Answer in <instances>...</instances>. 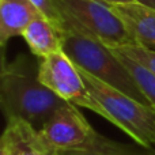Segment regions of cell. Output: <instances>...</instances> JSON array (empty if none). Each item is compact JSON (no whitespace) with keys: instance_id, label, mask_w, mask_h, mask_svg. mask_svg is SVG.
<instances>
[{"instance_id":"1","label":"cell","mask_w":155,"mask_h":155,"mask_svg":"<svg viewBox=\"0 0 155 155\" xmlns=\"http://www.w3.org/2000/svg\"><path fill=\"white\" fill-rule=\"evenodd\" d=\"M67 101L42 84L38 67L26 54L3 63L0 75V105L5 118H19L40 131Z\"/></svg>"},{"instance_id":"2","label":"cell","mask_w":155,"mask_h":155,"mask_svg":"<svg viewBox=\"0 0 155 155\" xmlns=\"http://www.w3.org/2000/svg\"><path fill=\"white\" fill-rule=\"evenodd\" d=\"M90 95L102 107V117L125 132L135 143L155 147V109L140 104L113 86L76 67Z\"/></svg>"},{"instance_id":"3","label":"cell","mask_w":155,"mask_h":155,"mask_svg":"<svg viewBox=\"0 0 155 155\" xmlns=\"http://www.w3.org/2000/svg\"><path fill=\"white\" fill-rule=\"evenodd\" d=\"M63 51L76 67L123 91L140 104L153 107L118 56L102 42L80 31L67 29L64 30Z\"/></svg>"},{"instance_id":"4","label":"cell","mask_w":155,"mask_h":155,"mask_svg":"<svg viewBox=\"0 0 155 155\" xmlns=\"http://www.w3.org/2000/svg\"><path fill=\"white\" fill-rule=\"evenodd\" d=\"M53 2L64 21L63 30L72 29L80 31L110 49L136 42L113 8L101 0Z\"/></svg>"},{"instance_id":"5","label":"cell","mask_w":155,"mask_h":155,"mask_svg":"<svg viewBox=\"0 0 155 155\" xmlns=\"http://www.w3.org/2000/svg\"><path fill=\"white\" fill-rule=\"evenodd\" d=\"M38 132L54 155L90 151L101 135L90 125L76 105L70 102L60 107Z\"/></svg>"},{"instance_id":"6","label":"cell","mask_w":155,"mask_h":155,"mask_svg":"<svg viewBox=\"0 0 155 155\" xmlns=\"http://www.w3.org/2000/svg\"><path fill=\"white\" fill-rule=\"evenodd\" d=\"M38 78L42 84L61 99L76 106L86 107L102 117V107L90 95L76 65L64 51L40 59Z\"/></svg>"},{"instance_id":"7","label":"cell","mask_w":155,"mask_h":155,"mask_svg":"<svg viewBox=\"0 0 155 155\" xmlns=\"http://www.w3.org/2000/svg\"><path fill=\"white\" fill-rule=\"evenodd\" d=\"M125 23L134 40L155 51V8L136 2L110 5Z\"/></svg>"},{"instance_id":"8","label":"cell","mask_w":155,"mask_h":155,"mask_svg":"<svg viewBox=\"0 0 155 155\" xmlns=\"http://www.w3.org/2000/svg\"><path fill=\"white\" fill-rule=\"evenodd\" d=\"M44 16L30 0H0V44L22 35L34 19Z\"/></svg>"},{"instance_id":"9","label":"cell","mask_w":155,"mask_h":155,"mask_svg":"<svg viewBox=\"0 0 155 155\" xmlns=\"http://www.w3.org/2000/svg\"><path fill=\"white\" fill-rule=\"evenodd\" d=\"M34 56L44 59L56 52L63 51L64 30L52 23L45 16L34 19L22 34Z\"/></svg>"},{"instance_id":"10","label":"cell","mask_w":155,"mask_h":155,"mask_svg":"<svg viewBox=\"0 0 155 155\" xmlns=\"http://www.w3.org/2000/svg\"><path fill=\"white\" fill-rule=\"evenodd\" d=\"M2 137L8 142L12 155H54L41 139L38 129L19 118L7 120Z\"/></svg>"},{"instance_id":"11","label":"cell","mask_w":155,"mask_h":155,"mask_svg":"<svg viewBox=\"0 0 155 155\" xmlns=\"http://www.w3.org/2000/svg\"><path fill=\"white\" fill-rule=\"evenodd\" d=\"M60 155H155V147L147 148L137 144H127L99 135L94 147L84 153H63Z\"/></svg>"},{"instance_id":"12","label":"cell","mask_w":155,"mask_h":155,"mask_svg":"<svg viewBox=\"0 0 155 155\" xmlns=\"http://www.w3.org/2000/svg\"><path fill=\"white\" fill-rule=\"evenodd\" d=\"M112 51L117 54L118 59L121 60V63L129 71V74L134 76L135 82L137 83L140 90L143 91L146 98L148 99L150 105L155 109V75L151 74L150 71H147L146 68H143L140 64H137L136 61H134L132 59L127 57L125 54L120 53V52L114 51V49H112Z\"/></svg>"},{"instance_id":"13","label":"cell","mask_w":155,"mask_h":155,"mask_svg":"<svg viewBox=\"0 0 155 155\" xmlns=\"http://www.w3.org/2000/svg\"><path fill=\"white\" fill-rule=\"evenodd\" d=\"M114 51L120 52V53L125 54L127 57L132 59L134 61H136L137 64H140L143 68H146L147 71H150L151 74L155 75V51L151 48L142 45L139 42L129 44V45H124L120 48H113Z\"/></svg>"},{"instance_id":"14","label":"cell","mask_w":155,"mask_h":155,"mask_svg":"<svg viewBox=\"0 0 155 155\" xmlns=\"http://www.w3.org/2000/svg\"><path fill=\"white\" fill-rule=\"evenodd\" d=\"M30 2L35 5V8H37L46 19H49L52 23H54L56 26H59L60 29L63 30L64 21H63L59 10H57L56 5H54L53 0H30Z\"/></svg>"},{"instance_id":"15","label":"cell","mask_w":155,"mask_h":155,"mask_svg":"<svg viewBox=\"0 0 155 155\" xmlns=\"http://www.w3.org/2000/svg\"><path fill=\"white\" fill-rule=\"evenodd\" d=\"M0 155H12L10 144H8V142L4 139V137L0 139Z\"/></svg>"},{"instance_id":"16","label":"cell","mask_w":155,"mask_h":155,"mask_svg":"<svg viewBox=\"0 0 155 155\" xmlns=\"http://www.w3.org/2000/svg\"><path fill=\"white\" fill-rule=\"evenodd\" d=\"M101 2L106 3L109 5H113V4H120V3H129V2H134V0H101Z\"/></svg>"},{"instance_id":"17","label":"cell","mask_w":155,"mask_h":155,"mask_svg":"<svg viewBox=\"0 0 155 155\" xmlns=\"http://www.w3.org/2000/svg\"><path fill=\"white\" fill-rule=\"evenodd\" d=\"M134 2L140 3V4H144V5H148V7L155 8V0H134Z\"/></svg>"}]
</instances>
